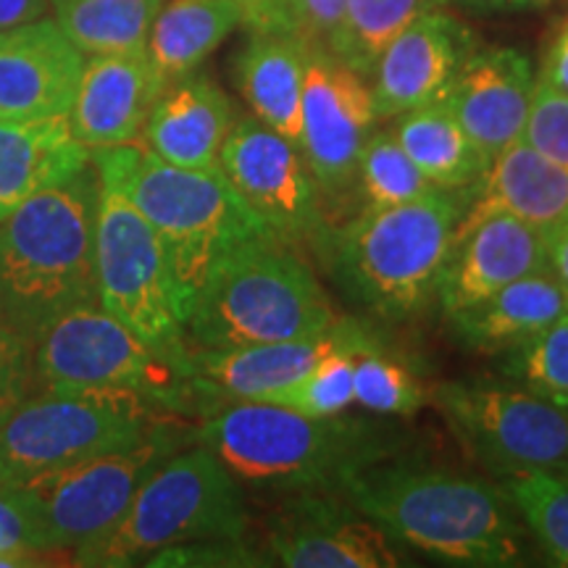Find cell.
I'll use <instances>...</instances> for the list:
<instances>
[{
	"label": "cell",
	"instance_id": "1",
	"mask_svg": "<svg viewBox=\"0 0 568 568\" xmlns=\"http://www.w3.org/2000/svg\"><path fill=\"white\" fill-rule=\"evenodd\" d=\"M393 542L447 566L508 568L527 558V527L500 487L395 456L337 493Z\"/></svg>",
	"mask_w": 568,
	"mask_h": 568
},
{
	"label": "cell",
	"instance_id": "2",
	"mask_svg": "<svg viewBox=\"0 0 568 568\" xmlns=\"http://www.w3.org/2000/svg\"><path fill=\"white\" fill-rule=\"evenodd\" d=\"M201 445L240 485L274 495L339 493L403 447L393 424L358 416H308L261 400L224 403L197 426Z\"/></svg>",
	"mask_w": 568,
	"mask_h": 568
},
{
	"label": "cell",
	"instance_id": "3",
	"mask_svg": "<svg viewBox=\"0 0 568 568\" xmlns=\"http://www.w3.org/2000/svg\"><path fill=\"white\" fill-rule=\"evenodd\" d=\"M90 161L103 187L122 193L159 237L182 324L226 255L272 232L222 169L174 166L140 140L92 148Z\"/></svg>",
	"mask_w": 568,
	"mask_h": 568
},
{
	"label": "cell",
	"instance_id": "4",
	"mask_svg": "<svg viewBox=\"0 0 568 568\" xmlns=\"http://www.w3.org/2000/svg\"><path fill=\"white\" fill-rule=\"evenodd\" d=\"M98 195L90 161L0 222V314L9 329L38 339L63 311L98 301Z\"/></svg>",
	"mask_w": 568,
	"mask_h": 568
},
{
	"label": "cell",
	"instance_id": "5",
	"mask_svg": "<svg viewBox=\"0 0 568 568\" xmlns=\"http://www.w3.org/2000/svg\"><path fill=\"white\" fill-rule=\"evenodd\" d=\"M466 193L435 190L382 211L353 213L318 245L339 284L382 322H406L437 301Z\"/></svg>",
	"mask_w": 568,
	"mask_h": 568
},
{
	"label": "cell",
	"instance_id": "6",
	"mask_svg": "<svg viewBox=\"0 0 568 568\" xmlns=\"http://www.w3.org/2000/svg\"><path fill=\"white\" fill-rule=\"evenodd\" d=\"M337 318L297 245L266 232L219 264L184 332L193 347H243L324 335Z\"/></svg>",
	"mask_w": 568,
	"mask_h": 568
},
{
	"label": "cell",
	"instance_id": "7",
	"mask_svg": "<svg viewBox=\"0 0 568 568\" xmlns=\"http://www.w3.org/2000/svg\"><path fill=\"white\" fill-rule=\"evenodd\" d=\"M247 527L243 485L209 447L197 445L161 460L134 493L122 521L71 556L77 566H134L176 545L245 539Z\"/></svg>",
	"mask_w": 568,
	"mask_h": 568
},
{
	"label": "cell",
	"instance_id": "8",
	"mask_svg": "<svg viewBox=\"0 0 568 568\" xmlns=\"http://www.w3.org/2000/svg\"><path fill=\"white\" fill-rule=\"evenodd\" d=\"M155 410L132 389H40L0 424V487L130 450L161 429Z\"/></svg>",
	"mask_w": 568,
	"mask_h": 568
},
{
	"label": "cell",
	"instance_id": "9",
	"mask_svg": "<svg viewBox=\"0 0 568 568\" xmlns=\"http://www.w3.org/2000/svg\"><path fill=\"white\" fill-rule=\"evenodd\" d=\"M172 450V432L161 426L130 450L82 460L0 489L21 514L30 550L38 556L74 552L122 521L142 481Z\"/></svg>",
	"mask_w": 568,
	"mask_h": 568
},
{
	"label": "cell",
	"instance_id": "10",
	"mask_svg": "<svg viewBox=\"0 0 568 568\" xmlns=\"http://www.w3.org/2000/svg\"><path fill=\"white\" fill-rule=\"evenodd\" d=\"M40 389H132L161 410H197L190 376L153 353L98 301L80 303L53 318L34 339Z\"/></svg>",
	"mask_w": 568,
	"mask_h": 568
},
{
	"label": "cell",
	"instance_id": "11",
	"mask_svg": "<svg viewBox=\"0 0 568 568\" xmlns=\"http://www.w3.org/2000/svg\"><path fill=\"white\" fill-rule=\"evenodd\" d=\"M95 290L111 316L190 376L193 345L176 314L159 237L122 193L103 184L95 222Z\"/></svg>",
	"mask_w": 568,
	"mask_h": 568
},
{
	"label": "cell",
	"instance_id": "12",
	"mask_svg": "<svg viewBox=\"0 0 568 568\" xmlns=\"http://www.w3.org/2000/svg\"><path fill=\"white\" fill-rule=\"evenodd\" d=\"M429 403L468 456L497 479L568 471V410L514 382H439Z\"/></svg>",
	"mask_w": 568,
	"mask_h": 568
},
{
	"label": "cell",
	"instance_id": "13",
	"mask_svg": "<svg viewBox=\"0 0 568 568\" xmlns=\"http://www.w3.org/2000/svg\"><path fill=\"white\" fill-rule=\"evenodd\" d=\"M219 169L240 201L287 243H318L329 230L324 197L301 145L255 116L234 122Z\"/></svg>",
	"mask_w": 568,
	"mask_h": 568
},
{
	"label": "cell",
	"instance_id": "14",
	"mask_svg": "<svg viewBox=\"0 0 568 568\" xmlns=\"http://www.w3.org/2000/svg\"><path fill=\"white\" fill-rule=\"evenodd\" d=\"M376 122L379 113L366 77L326 48H308L301 151L324 205L351 195L361 151L376 132Z\"/></svg>",
	"mask_w": 568,
	"mask_h": 568
},
{
	"label": "cell",
	"instance_id": "15",
	"mask_svg": "<svg viewBox=\"0 0 568 568\" xmlns=\"http://www.w3.org/2000/svg\"><path fill=\"white\" fill-rule=\"evenodd\" d=\"M266 548L287 568L403 566L393 539L335 493L284 495L268 516Z\"/></svg>",
	"mask_w": 568,
	"mask_h": 568
},
{
	"label": "cell",
	"instance_id": "16",
	"mask_svg": "<svg viewBox=\"0 0 568 568\" xmlns=\"http://www.w3.org/2000/svg\"><path fill=\"white\" fill-rule=\"evenodd\" d=\"M358 324L355 318H337L329 332L316 337L243 347H193L190 385L197 410L209 416L224 403L264 400L276 389L301 379L326 353L351 343Z\"/></svg>",
	"mask_w": 568,
	"mask_h": 568
},
{
	"label": "cell",
	"instance_id": "17",
	"mask_svg": "<svg viewBox=\"0 0 568 568\" xmlns=\"http://www.w3.org/2000/svg\"><path fill=\"white\" fill-rule=\"evenodd\" d=\"M84 61L55 19L0 32V116H69Z\"/></svg>",
	"mask_w": 568,
	"mask_h": 568
},
{
	"label": "cell",
	"instance_id": "18",
	"mask_svg": "<svg viewBox=\"0 0 568 568\" xmlns=\"http://www.w3.org/2000/svg\"><path fill=\"white\" fill-rule=\"evenodd\" d=\"M471 51V32L456 17L443 9L418 17L374 67L372 95L379 119L439 101Z\"/></svg>",
	"mask_w": 568,
	"mask_h": 568
},
{
	"label": "cell",
	"instance_id": "19",
	"mask_svg": "<svg viewBox=\"0 0 568 568\" xmlns=\"http://www.w3.org/2000/svg\"><path fill=\"white\" fill-rule=\"evenodd\" d=\"M535 69L516 48L471 51L453 77L443 101L487 159L521 140L527 124Z\"/></svg>",
	"mask_w": 568,
	"mask_h": 568
},
{
	"label": "cell",
	"instance_id": "20",
	"mask_svg": "<svg viewBox=\"0 0 568 568\" xmlns=\"http://www.w3.org/2000/svg\"><path fill=\"white\" fill-rule=\"evenodd\" d=\"M548 268L545 234L514 216H493L453 243L437 287L445 318L466 314L510 282Z\"/></svg>",
	"mask_w": 568,
	"mask_h": 568
},
{
	"label": "cell",
	"instance_id": "21",
	"mask_svg": "<svg viewBox=\"0 0 568 568\" xmlns=\"http://www.w3.org/2000/svg\"><path fill=\"white\" fill-rule=\"evenodd\" d=\"M161 92L148 53L90 55L69 111L71 132L90 151L140 140Z\"/></svg>",
	"mask_w": 568,
	"mask_h": 568
},
{
	"label": "cell",
	"instance_id": "22",
	"mask_svg": "<svg viewBox=\"0 0 568 568\" xmlns=\"http://www.w3.org/2000/svg\"><path fill=\"white\" fill-rule=\"evenodd\" d=\"M493 216H514L542 234L568 219V172L524 140L503 148L485 174L466 190V209L456 240Z\"/></svg>",
	"mask_w": 568,
	"mask_h": 568
},
{
	"label": "cell",
	"instance_id": "23",
	"mask_svg": "<svg viewBox=\"0 0 568 568\" xmlns=\"http://www.w3.org/2000/svg\"><path fill=\"white\" fill-rule=\"evenodd\" d=\"M234 122L226 92L209 77L190 74L161 92L140 138L174 166L219 169V155Z\"/></svg>",
	"mask_w": 568,
	"mask_h": 568
},
{
	"label": "cell",
	"instance_id": "24",
	"mask_svg": "<svg viewBox=\"0 0 568 568\" xmlns=\"http://www.w3.org/2000/svg\"><path fill=\"white\" fill-rule=\"evenodd\" d=\"M84 166H90V148L74 138L69 116H0V222Z\"/></svg>",
	"mask_w": 568,
	"mask_h": 568
},
{
	"label": "cell",
	"instance_id": "25",
	"mask_svg": "<svg viewBox=\"0 0 568 568\" xmlns=\"http://www.w3.org/2000/svg\"><path fill=\"white\" fill-rule=\"evenodd\" d=\"M308 48L290 32H251L234 61V80L251 116L301 145Z\"/></svg>",
	"mask_w": 568,
	"mask_h": 568
},
{
	"label": "cell",
	"instance_id": "26",
	"mask_svg": "<svg viewBox=\"0 0 568 568\" xmlns=\"http://www.w3.org/2000/svg\"><path fill=\"white\" fill-rule=\"evenodd\" d=\"M564 314H568V290L550 268H542L506 284L485 303L447 322L471 351L506 353Z\"/></svg>",
	"mask_w": 568,
	"mask_h": 568
},
{
	"label": "cell",
	"instance_id": "27",
	"mask_svg": "<svg viewBox=\"0 0 568 568\" xmlns=\"http://www.w3.org/2000/svg\"><path fill=\"white\" fill-rule=\"evenodd\" d=\"M237 27H243L240 0H169L163 3L145 48L163 90L195 74L197 67Z\"/></svg>",
	"mask_w": 568,
	"mask_h": 568
},
{
	"label": "cell",
	"instance_id": "28",
	"mask_svg": "<svg viewBox=\"0 0 568 568\" xmlns=\"http://www.w3.org/2000/svg\"><path fill=\"white\" fill-rule=\"evenodd\" d=\"M395 119V140L435 187L466 193L485 174L489 159L468 138L443 98Z\"/></svg>",
	"mask_w": 568,
	"mask_h": 568
},
{
	"label": "cell",
	"instance_id": "29",
	"mask_svg": "<svg viewBox=\"0 0 568 568\" xmlns=\"http://www.w3.org/2000/svg\"><path fill=\"white\" fill-rule=\"evenodd\" d=\"M166 0H51L53 19L84 55L145 53Z\"/></svg>",
	"mask_w": 568,
	"mask_h": 568
},
{
	"label": "cell",
	"instance_id": "30",
	"mask_svg": "<svg viewBox=\"0 0 568 568\" xmlns=\"http://www.w3.org/2000/svg\"><path fill=\"white\" fill-rule=\"evenodd\" d=\"M445 3L447 0H347L326 51L368 80L389 42L418 17L443 9Z\"/></svg>",
	"mask_w": 568,
	"mask_h": 568
},
{
	"label": "cell",
	"instance_id": "31",
	"mask_svg": "<svg viewBox=\"0 0 568 568\" xmlns=\"http://www.w3.org/2000/svg\"><path fill=\"white\" fill-rule=\"evenodd\" d=\"M435 190L439 187L426 180L393 132L376 130L368 138L364 151H361L351 190L355 213L389 209V205L416 201V197L435 193Z\"/></svg>",
	"mask_w": 568,
	"mask_h": 568
},
{
	"label": "cell",
	"instance_id": "32",
	"mask_svg": "<svg viewBox=\"0 0 568 568\" xmlns=\"http://www.w3.org/2000/svg\"><path fill=\"white\" fill-rule=\"evenodd\" d=\"M379 343L376 335L364 322L358 324L351 343H345L337 351L326 353L318 364L305 372L301 379L284 389H276L261 403H276V406L301 410L308 416H339L347 414L355 406L353 400V366L355 355L366 347Z\"/></svg>",
	"mask_w": 568,
	"mask_h": 568
},
{
	"label": "cell",
	"instance_id": "33",
	"mask_svg": "<svg viewBox=\"0 0 568 568\" xmlns=\"http://www.w3.org/2000/svg\"><path fill=\"white\" fill-rule=\"evenodd\" d=\"M539 550L568 568V471H539L500 481Z\"/></svg>",
	"mask_w": 568,
	"mask_h": 568
},
{
	"label": "cell",
	"instance_id": "34",
	"mask_svg": "<svg viewBox=\"0 0 568 568\" xmlns=\"http://www.w3.org/2000/svg\"><path fill=\"white\" fill-rule=\"evenodd\" d=\"M353 400L376 416H414L429 403V389L414 368L376 343L355 355Z\"/></svg>",
	"mask_w": 568,
	"mask_h": 568
},
{
	"label": "cell",
	"instance_id": "35",
	"mask_svg": "<svg viewBox=\"0 0 568 568\" xmlns=\"http://www.w3.org/2000/svg\"><path fill=\"white\" fill-rule=\"evenodd\" d=\"M508 382L568 410V314L503 353Z\"/></svg>",
	"mask_w": 568,
	"mask_h": 568
},
{
	"label": "cell",
	"instance_id": "36",
	"mask_svg": "<svg viewBox=\"0 0 568 568\" xmlns=\"http://www.w3.org/2000/svg\"><path fill=\"white\" fill-rule=\"evenodd\" d=\"M521 140L568 172V92L537 80Z\"/></svg>",
	"mask_w": 568,
	"mask_h": 568
},
{
	"label": "cell",
	"instance_id": "37",
	"mask_svg": "<svg viewBox=\"0 0 568 568\" xmlns=\"http://www.w3.org/2000/svg\"><path fill=\"white\" fill-rule=\"evenodd\" d=\"M40 393L34 368V339L3 326L0 329V424L17 410L27 397Z\"/></svg>",
	"mask_w": 568,
	"mask_h": 568
},
{
	"label": "cell",
	"instance_id": "38",
	"mask_svg": "<svg viewBox=\"0 0 568 568\" xmlns=\"http://www.w3.org/2000/svg\"><path fill=\"white\" fill-rule=\"evenodd\" d=\"M347 0H290V32L305 48H326Z\"/></svg>",
	"mask_w": 568,
	"mask_h": 568
},
{
	"label": "cell",
	"instance_id": "39",
	"mask_svg": "<svg viewBox=\"0 0 568 568\" xmlns=\"http://www.w3.org/2000/svg\"><path fill=\"white\" fill-rule=\"evenodd\" d=\"M38 552L27 545V529L17 506L0 489V568L38 566Z\"/></svg>",
	"mask_w": 568,
	"mask_h": 568
},
{
	"label": "cell",
	"instance_id": "40",
	"mask_svg": "<svg viewBox=\"0 0 568 568\" xmlns=\"http://www.w3.org/2000/svg\"><path fill=\"white\" fill-rule=\"evenodd\" d=\"M240 6L247 32H290V0H240Z\"/></svg>",
	"mask_w": 568,
	"mask_h": 568
},
{
	"label": "cell",
	"instance_id": "41",
	"mask_svg": "<svg viewBox=\"0 0 568 568\" xmlns=\"http://www.w3.org/2000/svg\"><path fill=\"white\" fill-rule=\"evenodd\" d=\"M537 80L560 92H568V17L558 27V32L552 34Z\"/></svg>",
	"mask_w": 568,
	"mask_h": 568
},
{
	"label": "cell",
	"instance_id": "42",
	"mask_svg": "<svg viewBox=\"0 0 568 568\" xmlns=\"http://www.w3.org/2000/svg\"><path fill=\"white\" fill-rule=\"evenodd\" d=\"M48 0H0V32L45 17Z\"/></svg>",
	"mask_w": 568,
	"mask_h": 568
},
{
	"label": "cell",
	"instance_id": "43",
	"mask_svg": "<svg viewBox=\"0 0 568 568\" xmlns=\"http://www.w3.org/2000/svg\"><path fill=\"white\" fill-rule=\"evenodd\" d=\"M545 247H548V268L568 290V219L545 234Z\"/></svg>",
	"mask_w": 568,
	"mask_h": 568
},
{
	"label": "cell",
	"instance_id": "44",
	"mask_svg": "<svg viewBox=\"0 0 568 568\" xmlns=\"http://www.w3.org/2000/svg\"><path fill=\"white\" fill-rule=\"evenodd\" d=\"M3 326H6V322H3V314H0V329H3Z\"/></svg>",
	"mask_w": 568,
	"mask_h": 568
}]
</instances>
